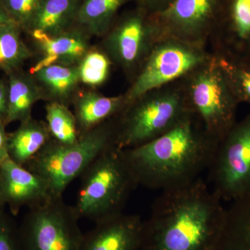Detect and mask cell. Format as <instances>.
<instances>
[{
	"instance_id": "1",
	"label": "cell",
	"mask_w": 250,
	"mask_h": 250,
	"mask_svg": "<svg viewBox=\"0 0 250 250\" xmlns=\"http://www.w3.org/2000/svg\"><path fill=\"white\" fill-rule=\"evenodd\" d=\"M226 213L202 177L164 190L144 220L141 250H210Z\"/></svg>"
},
{
	"instance_id": "2",
	"label": "cell",
	"mask_w": 250,
	"mask_h": 250,
	"mask_svg": "<svg viewBox=\"0 0 250 250\" xmlns=\"http://www.w3.org/2000/svg\"><path fill=\"white\" fill-rule=\"evenodd\" d=\"M219 142L190 113L166 134L122 152L138 186L164 191L200 177Z\"/></svg>"
},
{
	"instance_id": "3",
	"label": "cell",
	"mask_w": 250,
	"mask_h": 250,
	"mask_svg": "<svg viewBox=\"0 0 250 250\" xmlns=\"http://www.w3.org/2000/svg\"><path fill=\"white\" fill-rule=\"evenodd\" d=\"M190 113L179 80L148 91L117 116V147L129 149L149 142Z\"/></svg>"
},
{
	"instance_id": "4",
	"label": "cell",
	"mask_w": 250,
	"mask_h": 250,
	"mask_svg": "<svg viewBox=\"0 0 250 250\" xmlns=\"http://www.w3.org/2000/svg\"><path fill=\"white\" fill-rule=\"evenodd\" d=\"M80 177V190L73 207L80 220L87 219L95 224L123 213L138 187L122 149L116 147L102 153Z\"/></svg>"
},
{
	"instance_id": "5",
	"label": "cell",
	"mask_w": 250,
	"mask_h": 250,
	"mask_svg": "<svg viewBox=\"0 0 250 250\" xmlns=\"http://www.w3.org/2000/svg\"><path fill=\"white\" fill-rule=\"evenodd\" d=\"M116 117L70 146L50 140L25 167L45 181L54 198L62 197L70 182L80 177L99 155L110 148L118 147Z\"/></svg>"
},
{
	"instance_id": "6",
	"label": "cell",
	"mask_w": 250,
	"mask_h": 250,
	"mask_svg": "<svg viewBox=\"0 0 250 250\" xmlns=\"http://www.w3.org/2000/svg\"><path fill=\"white\" fill-rule=\"evenodd\" d=\"M179 81L192 114L210 136L221 141L236 123L239 103L214 54Z\"/></svg>"
},
{
	"instance_id": "7",
	"label": "cell",
	"mask_w": 250,
	"mask_h": 250,
	"mask_svg": "<svg viewBox=\"0 0 250 250\" xmlns=\"http://www.w3.org/2000/svg\"><path fill=\"white\" fill-rule=\"evenodd\" d=\"M164 36L154 15L136 6L117 17L100 47L131 83Z\"/></svg>"
},
{
	"instance_id": "8",
	"label": "cell",
	"mask_w": 250,
	"mask_h": 250,
	"mask_svg": "<svg viewBox=\"0 0 250 250\" xmlns=\"http://www.w3.org/2000/svg\"><path fill=\"white\" fill-rule=\"evenodd\" d=\"M207 171L209 187L222 201L250 196V112L219 142Z\"/></svg>"
},
{
	"instance_id": "9",
	"label": "cell",
	"mask_w": 250,
	"mask_h": 250,
	"mask_svg": "<svg viewBox=\"0 0 250 250\" xmlns=\"http://www.w3.org/2000/svg\"><path fill=\"white\" fill-rule=\"evenodd\" d=\"M211 56L208 47L164 36L124 93L126 104L148 91L180 80Z\"/></svg>"
},
{
	"instance_id": "10",
	"label": "cell",
	"mask_w": 250,
	"mask_h": 250,
	"mask_svg": "<svg viewBox=\"0 0 250 250\" xmlns=\"http://www.w3.org/2000/svg\"><path fill=\"white\" fill-rule=\"evenodd\" d=\"M73 206L62 197L29 210L18 225L21 250H80L83 233Z\"/></svg>"
},
{
	"instance_id": "11",
	"label": "cell",
	"mask_w": 250,
	"mask_h": 250,
	"mask_svg": "<svg viewBox=\"0 0 250 250\" xmlns=\"http://www.w3.org/2000/svg\"><path fill=\"white\" fill-rule=\"evenodd\" d=\"M220 9L221 0H174L154 16L164 36L208 47Z\"/></svg>"
},
{
	"instance_id": "12",
	"label": "cell",
	"mask_w": 250,
	"mask_h": 250,
	"mask_svg": "<svg viewBox=\"0 0 250 250\" xmlns=\"http://www.w3.org/2000/svg\"><path fill=\"white\" fill-rule=\"evenodd\" d=\"M209 45L215 55L250 63V0H221Z\"/></svg>"
},
{
	"instance_id": "13",
	"label": "cell",
	"mask_w": 250,
	"mask_h": 250,
	"mask_svg": "<svg viewBox=\"0 0 250 250\" xmlns=\"http://www.w3.org/2000/svg\"><path fill=\"white\" fill-rule=\"evenodd\" d=\"M47 183L8 156L0 164V200L16 216L23 207L34 208L53 200Z\"/></svg>"
},
{
	"instance_id": "14",
	"label": "cell",
	"mask_w": 250,
	"mask_h": 250,
	"mask_svg": "<svg viewBox=\"0 0 250 250\" xmlns=\"http://www.w3.org/2000/svg\"><path fill=\"white\" fill-rule=\"evenodd\" d=\"M143 228L139 215L121 213L95 223L83 233L80 250H141Z\"/></svg>"
},
{
	"instance_id": "15",
	"label": "cell",
	"mask_w": 250,
	"mask_h": 250,
	"mask_svg": "<svg viewBox=\"0 0 250 250\" xmlns=\"http://www.w3.org/2000/svg\"><path fill=\"white\" fill-rule=\"evenodd\" d=\"M27 34L34 47V56H38L31 72L53 64L78 65L93 47L90 43L91 37L77 26L58 36L39 33Z\"/></svg>"
},
{
	"instance_id": "16",
	"label": "cell",
	"mask_w": 250,
	"mask_h": 250,
	"mask_svg": "<svg viewBox=\"0 0 250 250\" xmlns=\"http://www.w3.org/2000/svg\"><path fill=\"white\" fill-rule=\"evenodd\" d=\"M80 136L120 114L126 106L124 93L105 96L92 90H80L72 103Z\"/></svg>"
},
{
	"instance_id": "17",
	"label": "cell",
	"mask_w": 250,
	"mask_h": 250,
	"mask_svg": "<svg viewBox=\"0 0 250 250\" xmlns=\"http://www.w3.org/2000/svg\"><path fill=\"white\" fill-rule=\"evenodd\" d=\"M40 88L42 100L68 106L80 90L78 66L53 64L30 72Z\"/></svg>"
},
{
	"instance_id": "18",
	"label": "cell",
	"mask_w": 250,
	"mask_h": 250,
	"mask_svg": "<svg viewBox=\"0 0 250 250\" xmlns=\"http://www.w3.org/2000/svg\"><path fill=\"white\" fill-rule=\"evenodd\" d=\"M82 0H43L26 34L39 33L60 35L76 26L77 14Z\"/></svg>"
},
{
	"instance_id": "19",
	"label": "cell",
	"mask_w": 250,
	"mask_h": 250,
	"mask_svg": "<svg viewBox=\"0 0 250 250\" xmlns=\"http://www.w3.org/2000/svg\"><path fill=\"white\" fill-rule=\"evenodd\" d=\"M51 140L45 122L31 118L8 133V154L11 160L24 166L29 164Z\"/></svg>"
},
{
	"instance_id": "20",
	"label": "cell",
	"mask_w": 250,
	"mask_h": 250,
	"mask_svg": "<svg viewBox=\"0 0 250 250\" xmlns=\"http://www.w3.org/2000/svg\"><path fill=\"white\" fill-rule=\"evenodd\" d=\"M9 82V103L5 119L6 126L22 123L32 118V110L42 100L40 88L30 72L21 69L6 76Z\"/></svg>"
},
{
	"instance_id": "21",
	"label": "cell",
	"mask_w": 250,
	"mask_h": 250,
	"mask_svg": "<svg viewBox=\"0 0 250 250\" xmlns=\"http://www.w3.org/2000/svg\"><path fill=\"white\" fill-rule=\"evenodd\" d=\"M210 250H250V196L231 202Z\"/></svg>"
},
{
	"instance_id": "22",
	"label": "cell",
	"mask_w": 250,
	"mask_h": 250,
	"mask_svg": "<svg viewBox=\"0 0 250 250\" xmlns=\"http://www.w3.org/2000/svg\"><path fill=\"white\" fill-rule=\"evenodd\" d=\"M130 1L131 0H82L76 26L91 38H103L116 21L118 11Z\"/></svg>"
},
{
	"instance_id": "23",
	"label": "cell",
	"mask_w": 250,
	"mask_h": 250,
	"mask_svg": "<svg viewBox=\"0 0 250 250\" xmlns=\"http://www.w3.org/2000/svg\"><path fill=\"white\" fill-rule=\"evenodd\" d=\"M22 29L16 23L0 27V70L6 76L23 69L34 52L23 40Z\"/></svg>"
},
{
	"instance_id": "24",
	"label": "cell",
	"mask_w": 250,
	"mask_h": 250,
	"mask_svg": "<svg viewBox=\"0 0 250 250\" xmlns=\"http://www.w3.org/2000/svg\"><path fill=\"white\" fill-rule=\"evenodd\" d=\"M46 124L51 140L63 146L74 144L80 139L76 119L68 106L56 103H47Z\"/></svg>"
},
{
	"instance_id": "25",
	"label": "cell",
	"mask_w": 250,
	"mask_h": 250,
	"mask_svg": "<svg viewBox=\"0 0 250 250\" xmlns=\"http://www.w3.org/2000/svg\"><path fill=\"white\" fill-rule=\"evenodd\" d=\"M111 59L100 47H93L79 62L78 70L81 84L90 88L103 85L111 72Z\"/></svg>"
},
{
	"instance_id": "26",
	"label": "cell",
	"mask_w": 250,
	"mask_h": 250,
	"mask_svg": "<svg viewBox=\"0 0 250 250\" xmlns=\"http://www.w3.org/2000/svg\"><path fill=\"white\" fill-rule=\"evenodd\" d=\"M235 98L250 106V63L215 55Z\"/></svg>"
},
{
	"instance_id": "27",
	"label": "cell",
	"mask_w": 250,
	"mask_h": 250,
	"mask_svg": "<svg viewBox=\"0 0 250 250\" xmlns=\"http://www.w3.org/2000/svg\"><path fill=\"white\" fill-rule=\"evenodd\" d=\"M13 21L27 31L43 0H1Z\"/></svg>"
},
{
	"instance_id": "28",
	"label": "cell",
	"mask_w": 250,
	"mask_h": 250,
	"mask_svg": "<svg viewBox=\"0 0 250 250\" xmlns=\"http://www.w3.org/2000/svg\"><path fill=\"white\" fill-rule=\"evenodd\" d=\"M0 250H21L18 225L6 211L0 217Z\"/></svg>"
},
{
	"instance_id": "29",
	"label": "cell",
	"mask_w": 250,
	"mask_h": 250,
	"mask_svg": "<svg viewBox=\"0 0 250 250\" xmlns=\"http://www.w3.org/2000/svg\"><path fill=\"white\" fill-rule=\"evenodd\" d=\"M136 6L150 15H156L170 6L174 0H134Z\"/></svg>"
},
{
	"instance_id": "30",
	"label": "cell",
	"mask_w": 250,
	"mask_h": 250,
	"mask_svg": "<svg viewBox=\"0 0 250 250\" xmlns=\"http://www.w3.org/2000/svg\"><path fill=\"white\" fill-rule=\"evenodd\" d=\"M9 103V82L7 77L0 79V121H5Z\"/></svg>"
},
{
	"instance_id": "31",
	"label": "cell",
	"mask_w": 250,
	"mask_h": 250,
	"mask_svg": "<svg viewBox=\"0 0 250 250\" xmlns=\"http://www.w3.org/2000/svg\"><path fill=\"white\" fill-rule=\"evenodd\" d=\"M6 125L4 122L0 121V164L8 154V133L6 131Z\"/></svg>"
},
{
	"instance_id": "32",
	"label": "cell",
	"mask_w": 250,
	"mask_h": 250,
	"mask_svg": "<svg viewBox=\"0 0 250 250\" xmlns=\"http://www.w3.org/2000/svg\"><path fill=\"white\" fill-rule=\"evenodd\" d=\"M13 23L15 22L9 16V13L5 9L2 1L0 0V27L7 25V24H13Z\"/></svg>"
},
{
	"instance_id": "33",
	"label": "cell",
	"mask_w": 250,
	"mask_h": 250,
	"mask_svg": "<svg viewBox=\"0 0 250 250\" xmlns=\"http://www.w3.org/2000/svg\"><path fill=\"white\" fill-rule=\"evenodd\" d=\"M5 208H6V207H5V206L3 205L2 202L0 200V217L4 213Z\"/></svg>"
}]
</instances>
